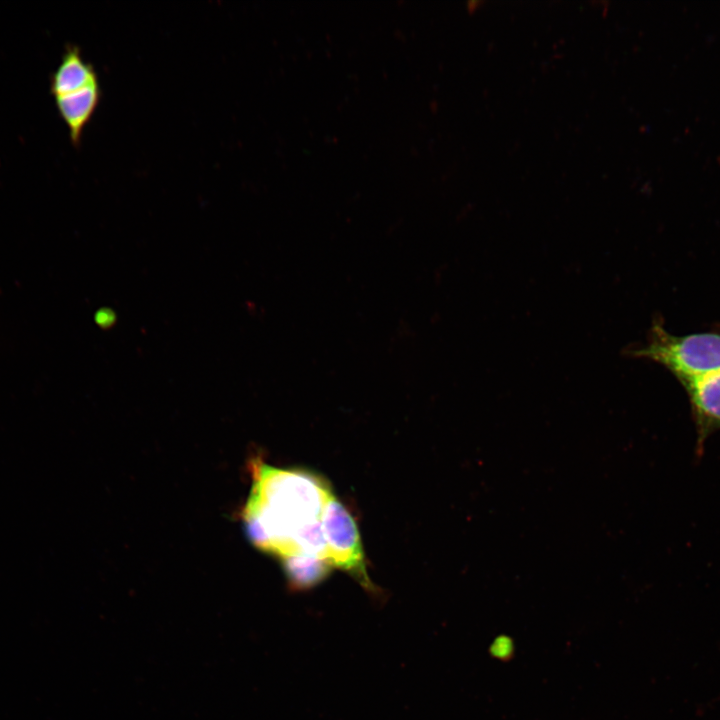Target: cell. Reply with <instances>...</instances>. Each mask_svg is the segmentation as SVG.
Segmentation results:
<instances>
[{
	"label": "cell",
	"instance_id": "obj_1",
	"mask_svg": "<svg viewBox=\"0 0 720 720\" xmlns=\"http://www.w3.org/2000/svg\"><path fill=\"white\" fill-rule=\"evenodd\" d=\"M251 464L252 487L242 510L249 539L280 560L298 555L294 536L321 521L332 489L324 479L304 470L276 468L257 460Z\"/></svg>",
	"mask_w": 720,
	"mask_h": 720
},
{
	"label": "cell",
	"instance_id": "obj_2",
	"mask_svg": "<svg viewBox=\"0 0 720 720\" xmlns=\"http://www.w3.org/2000/svg\"><path fill=\"white\" fill-rule=\"evenodd\" d=\"M629 354L661 364L682 384L720 371V334L705 332L677 336L655 321L647 343Z\"/></svg>",
	"mask_w": 720,
	"mask_h": 720
},
{
	"label": "cell",
	"instance_id": "obj_3",
	"mask_svg": "<svg viewBox=\"0 0 720 720\" xmlns=\"http://www.w3.org/2000/svg\"><path fill=\"white\" fill-rule=\"evenodd\" d=\"M327 560L349 573L368 592L378 590L370 580L357 524L346 507L332 494L321 516Z\"/></svg>",
	"mask_w": 720,
	"mask_h": 720
},
{
	"label": "cell",
	"instance_id": "obj_4",
	"mask_svg": "<svg viewBox=\"0 0 720 720\" xmlns=\"http://www.w3.org/2000/svg\"><path fill=\"white\" fill-rule=\"evenodd\" d=\"M690 401L697 430L698 448L720 429V371L681 384Z\"/></svg>",
	"mask_w": 720,
	"mask_h": 720
},
{
	"label": "cell",
	"instance_id": "obj_5",
	"mask_svg": "<svg viewBox=\"0 0 720 720\" xmlns=\"http://www.w3.org/2000/svg\"><path fill=\"white\" fill-rule=\"evenodd\" d=\"M101 87L96 81L78 91L55 97L57 110L65 122L71 143L79 146L83 131L101 100Z\"/></svg>",
	"mask_w": 720,
	"mask_h": 720
},
{
	"label": "cell",
	"instance_id": "obj_6",
	"mask_svg": "<svg viewBox=\"0 0 720 720\" xmlns=\"http://www.w3.org/2000/svg\"><path fill=\"white\" fill-rule=\"evenodd\" d=\"M96 81L98 75L89 62H87L81 49L70 45L65 49L62 59L51 76L50 91L54 97L78 91Z\"/></svg>",
	"mask_w": 720,
	"mask_h": 720
},
{
	"label": "cell",
	"instance_id": "obj_7",
	"mask_svg": "<svg viewBox=\"0 0 720 720\" xmlns=\"http://www.w3.org/2000/svg\"><path fill=\"white\" fill-rule=\"evenodd\" d=\"M281 562L289 586L297 591L318 585L333 568L328 560L305 554L289 556Z\"/></svg>",
	"mask_w": 720,
	"mask_h": 720
}]
</instances>
